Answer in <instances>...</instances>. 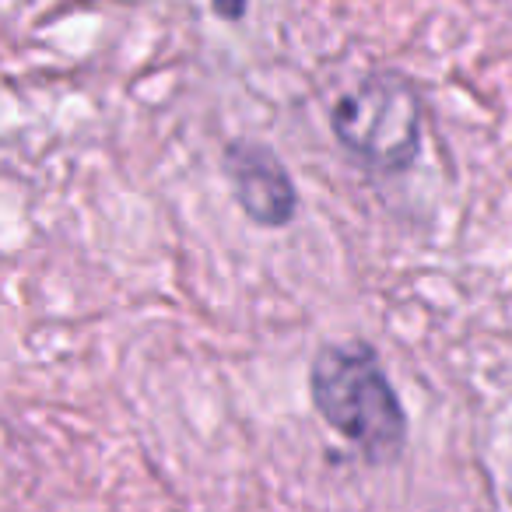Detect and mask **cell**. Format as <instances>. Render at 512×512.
Here are the masks:
<instances>
[{
  "label": "cell",
  "mask_w": 512,
  "mask_h": 512,
  "mask_svg": "<svg viewBox=\"0 0 512 512\" xmlns=\"http://www.w3.org/2000/svg\"><path fill=\"white\" fill-rule=\"evenodd\" d=\"M246 4L249 0H211L214 15L225 18V22H239V18L246 15Z\"/></svg>",
  "instance_id": "obj_4"
},
{
  "label": "cell",
  "mask_w": 512,
  "mask_h": 512,
  "mask_svg": "<svg viewBox=\"0 0 512 512\" xmlns=\"http://www.w3.org/2000/svg\"><path fill=\"white\" fill-rule=\"evenodd\" d=\"M316 411L369 460L386 463L400 456L407 439V418L379 355L362 341L327 344L316 355L313 372Z\"/></svg>",
  "instance_id": "obj_1"
},
{
  "label": "cell",
  "mask_w": 512,
  "mask_h": 512,
  "mask_svg": "<svg viewBox=\"0 0 512 512\" xmlns=\"http://www.w3.org/2000/svg\"><path fill=\"white\" fill-rule=\"evenodd\" d=\"M225 172L239 207L249 221L264 228H281L299 211V193L281 165V158L264 144L232 141L225 148Z\"/></svg>",
  "instance_id": "obj_3"
},
{
  "label": "cell",
  "mask_w": 512,
  "mask_h": 512,
  "mask_svg": "<svg viewBox=\"0 0 512 512\" xmlns=\"http://www.w3.org/2000/svg\"><path fill=\"white\" fill-rule=\"evenodd\" d=\"M337 141L365 165L397 172L421 151V102L411 81L376 74L337 99L330 113Z\"/></svg>",
  "instance_id": "obj_2"
}]
</instances>
